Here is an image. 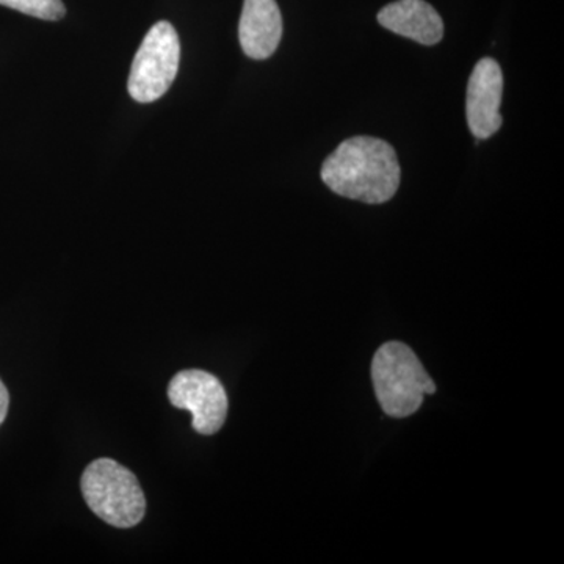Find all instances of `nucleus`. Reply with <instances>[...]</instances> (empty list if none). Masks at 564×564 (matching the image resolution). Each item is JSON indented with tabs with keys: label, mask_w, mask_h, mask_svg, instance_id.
Segmentation results:
<instances>
[{
	"label": "nucleus",
	"mask_w": 564,
	"mask_h": 564,
	"mask_svg": "<svg viewBox=\"0 0 564 564\" xmlns=\"http://www.w3.org/2000/svg\"><path fill=\"white\" fill-rule=\"evenodd\" d=\"M400 163L388 141L352 137L323 162L322 180L337 195L367 204H383L400 187Z\"/></svg>",
	"instance_id": "f257e3e1"
},
{
	"label": "nucleus",
	"mask_w": 564,
	"mask_h": 564,
	"mask_svg": "<svg viewBox=\"0 0 564 564\" xmlns=\"http://www.w3.org/2000/svg\"><path fill=\"white\" fill-rule=\"evenodd\" d=\"M372 380L378 402L386 414L402 419L422 406L423 397L436 392L415 352L402 343L381 345L375 352Z\"/></svg>",
	"instance_id": "f03ea898"
},
{
	"label": "nucleus",
	"mask_w": 564,
	"mask_h": 564,
	"mask_svg": "<svg viewBox=\"0 0 564 564\" xmlns=\"http://www.w3.org/2000/svg\"><path fill=\"white\" fill-rule=\"evenodd\" d=\"M93 513L117 529L140 524L147 500L135 475L110 458H99L85 469L80 481Z\"/></svg>",
	"instance_id": "7ed1b4c3"
},
{
	"label": "nucleus",
	"mask_w": 564,
	"mask_h": 564,
	"mask_svg": "<svg viewBox=\"0 0 564 564\" xmlns=\"http://www.w3.org/2000/svg\"><path fill=\"white\" fill-rule=\"evenodd\" d=\"M181 62V43L169 21L152 25L129 74L128 90L137 102L150 104L170 90Z\"/></svg>",
	"instance_id": "20e7f679"
},
{
	"label": "nucleus",
	"mask_w": 564,
	"mask_h": 564,
	"mask_svg": "<svg viewBox=\"0 0 564 564\" xmlns=\"http://www.w3.org/2000/svg\"><path fill=\"white\" fill-rule=\"evenodd\" d=\"M169 399L177 410L192 413L196 433L210 436L220 432L228 415V395L215 375L204 370H182L169 386Z\"/></svg>",
	"instance_id": "39448f33"
},
{
	"label": "nucleus",
	"mask_w": 564,
	"mask_h": 564,
	"mask_svg": "<svg viewBox=\"0 0 564 564\" xmlns=\"http://www.w3.org/2000/svg\"><path fill=\"white\" fill-rule=\"evenodd\" d=\"M503 95V74L494 58H481L467 85V124L477 140H486L502 126L500 104Z\"/></svg>",
	"instance_id": "423d86ee"
},
{
	"label": "nucleus",
	"mask_w": 564,
	"mask_h": 564,
	"mask_svg": "<svg viewBox=\"0 0 564 564\" xmlns=\"http://www.w3.org/2000/svg\"><path fill=\"white\" fill-rule=\"evenodd\" d=\"M282 39V17L276 0H245L239 24L240 46L254 61L272 57Z\"/></svg>",
	"instance_id": "0eeeda50"
},
{
	"label": "nucleus",
	"mask_w": 564,
	"mask_h": 564,
	"mask_svg": "<svg viewBox=\"0 0 564 564\" xmlns=\"http://www.w3.org/2000/svg\"><path fill=\"white\" fill-rule=\"evenodd\" d=\"M384 29L404 39L433 46L444 36V22L440 13L423 0H397L378 13Z\"/></svg>",
	"instance_id": "6e6552de"
},
{
	"label": "nucleus",
	"mask_w": 564,
	"mask_h": 564,
	"mask_svg": "<svg viewBox=\"0 0 564 564\" xmlns=\"http://www.w3.org/2000/svg\"><path fill=\"white\" fill-rule=\"evenodd\" d=\"M0 6L44 21H58L66 14L62 0H0Z\"/></svg>",
	"instance_id": "1a4fd4ad"
},
{
	"label": "nucleus",
	"mask_w": 564,
	"mask_h": 564,
	"mask_svg": "<svg viewBox=\"0 0 564 564\" xmlns=\"http://www.w3.org/2000/svg\"><path fill=\"white\" fill-rule=\"evenodd\" d=\"M10 395L7 391L6 384L0 380V425L6 421L7 413H9Z\"/></svg>",
	"instance_id": "9d476101"
}]
</instances>
